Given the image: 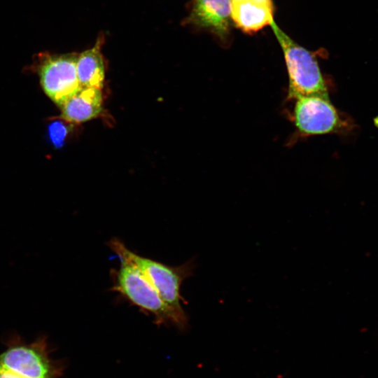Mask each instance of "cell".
Listing matches in <instances>:
<instances>
[{"instance_id": "30bf717a", "label": "cell", "mask_w": 378, "mask_h": 378, "mask_svg": "<svg viewBox=\"0 0 378 378\" xmlns=\"http://www.w3.org/2000/svg\"><path fill=\"white\" fill-rule=\"evenodd\" d=\"M102 45V39L99 38L91 48L78 55L76 71L80 88L102 89L103 87L105 66Z\"/></svg>"}, {"instance_id": "9c48e42d", "label": "cell", "mask_w": 378, "mask_h": 378, "mask_svg": "<svg viewBox=\"0 0 378 378\" xmlns=\"http://www.w3.org/2000/svg\"><path fill=\"white\" fill-rule=\"evenodd\" d=\"M103 108L102 89L80 88L61 106V118L69 123H81L97 118Z\"/></svg>"}, {"instance_id": "277c9868", "label": "cell", "mask_w": 378, "mask_h": 378, "mask_svg": "<svg viewBox=\"0 0 378 378\" xmlns=\"http://www.w3.org/2000/svg\"><path fill=\"white\" fill-rule=\"evenodd\" d=\"M270 26L284 53L288 75V98L328 97L326 83L314 54L290 38L274 20Z\"/></svg>"}, {"instance_id": "ba28073f", "label": "cell", "mask_w": 378, "mask_h": 378, "mask_svg": "<svg viewBox=\"0 0 378 378\" xmlns=\"http://www.w3.org/2000/svg\"><path fill=\"white\" fill-rule=\"evenodd\" d=\"M230 19V0H194L191 22L210 29L221 38L229 34Z\"/></svg>"}, {"instance_id": "5b68a950", "label": "cell", "mask_w": 378, "mask_h": 378, "mask_svg": "<svg viewBox=\"0 0 378 378\" xmlns=\"http://www.w3.org/2000/svg\"><path fill=\"white\" fill-rule=\"evenodd\" d=\"M78 55L43 54L38 60V71L46 94L61 107L80 88L76 71Z\"/></svg>"}, {"instance_id": "8992f818", "label": "cell", "mask_w": 378, "mask_h": 378, "mask_svg": "<svg viewBox=\"0 0 378 378\" xmlns=\"http://www.w3.org/2000/svg\"><path fill=\"white\" fill-rule=\"evenodd\" d=\"M293 120L298 132L303 135L335 132L344 125L329 97L319 95L297 99Z\"/></svg>"}, {"instance_id": "7c38bea8", "label": "cell", "mask_w": 378, "mask_h": 378, "mask_svg": "<svg viewBox=\"0 0 378 378\" xmlns=\"http://www.w3.org/2000/svg\"><path fill=\"white\" fill-rule=\"evenodd\" d=\"M262 1H267V2H272V0H260Z\"/></svg>"}, {"instance_id": "7a4b0ae2", "label": "cell", "mask_w": 378, "mask_h": 378, "mask_svg": "<svg viewBox=\"0 0 378 378\" xmlns=\"http://www.w3.org/2000/svg\"><path fill=\"white\" fill-rule=\"evenodd\" d=\"M119 258L120 265L118 270H113L112 290L152 315L157 325H173L181 330L186 329L188 318L172 310L134 264L125 258Z\"/></svg>"}, {"instance_id": "52a82bcc", "label": "cell", "mask_w": 378, "mask_h": 378, "mask_svg": "<svg viewBox=\"0 0 378 378\" xmlns=\"http://www.w3.org/2000/svg\"><path fill=\"white\" fill-rule=\"evenodd\" d=\"M230 16L237 27L253 34L274 20L272 2L260 0H230Z\"/></svg>"}, {"instance_id": "6da1fadb", "label": "cell", "mask_w": 378, "mask_h": 378, "mask_svg": "<svg viewBox=\"0 0 378 378\" xmlns=\"http://www.w3.org/2000/svg\"><path fill=\"white\" fill-rule=\"evenodd\" d=\"M0 353V378H59L63 366L50 356L45 336L27 343L12 335Z\"/></svg>"}, {"instance_id": "3957f363", "label": "cell", "mask_w": 378, "mask_h": 378, "mask_svg": "<svg viewBox=\"0 0 378 378\" xmlns=\"http://www.w3.org/2000/svg\"><path fill=\"white\" fill-rule=\"evenodd\" d=\"M107 244L119 258L129 260L144 274L172 310L181 316L188 318L182 307L183 299L181 295V286L183 281L192 274L195 268L192 260L180 266L171 267L134 253L118 238H113Z\"/></svg>"}, {"instance_id": "8fae6325", "label": "cell", "mask_w": 378, "mask_h": 378, "mask_svg": "<svg viewBox=\"0 0 378 378\" xmlns=\"http://www.w3.org/2000/svg\"><path fill=\"white\" fill-rule=\"evenodd\" d=\"M67 133V127L60 120L52 121L48 126V136L55 147H59L63 144Z\"/></svg>"}]
</instances>
